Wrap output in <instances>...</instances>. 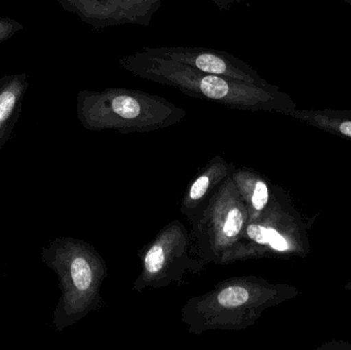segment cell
Returning <instances> with one entry per match:
<instances>
[{
    "mask_svg": "<svg viewBox=\"0 0 351 350\" xmlns=\"http://www.w3.org/2000/svg\"><path fill=\"white\" fill-rule=\"evenodd\" d=\"M119 66L134 76L177 88L186 96L206 99L231 108L278 111L292 115L296 104L278 86H256L224 76L204 73L146 49L119 60Z\"/></svg>",
    "mask_w": 351,
    "mask_h": 350,
    "instance_id": "obj_1",
    "label": "cell"
},
{
    "mask_svg": "<svg viewBox=\"0 0 351 350\" xmlns=\"http://www.w3.org/2000/svg\"><path fill=\"white\" fill-rule=\"evenodd\" d=\"M77 112L84 123H102L105 119L123 123L160 121L183 114L167 99L130 88L80 90Z\"/></svg>",
    "mask_w": 351,
    "mask_h": 350,
    "instance_id": "obj_2",
    "label": "cell"
},
{
    "mask_svg": "<svg viewBox=\"0 0 351 350\" xmlns=\"http://www.w3.org/2000/svg\"><path fill=\"white\" fill-rule=\"evenodd\" d=\"M94 30L138 25L148 27L165 0H57Z\"/></svg>",
    "mask_w": 351,
    "mask_h": 350,
    "instance_id": "obj_3",
    "label": "cell"
},
{
    "mask_svg": "<svg viewBox=\"0 0 351 350\" xmlns=\"http://www.w3.org/2000/svg\"><path fill=\"white\" fill-rule=\"evenodd\" d=\"M144 49L182 65L189 66L204 73L224 76L239 82L261 86H272L243 60L226 51L206 47H144Z\"/></svg>",
    "mask_w": 351,
    "mask_h": 350,
    "instance_id": "obj_4",
    "label": "cell"
},
{
    "mask_svg": "<svg viewBox=\"0 0 351 350\" xmlns=\"http://www.w3.org/2000/svg\"><path fill=\"white\" fill-rule=\"evenodd\" d=\"M27 88L26 74H12L0 78V150L16 125Z\"/></svg>",
    "mask_w": 351,
    "mask_h": 350,
    "instance_id": "obj_5",
    "label": "cell"
},
{
    "mask_svg": "<svg viewBox=\"0 0 351 350\" xmlns=\"http://www.w3.org/2000/svg\"><path fill=\"white\" fill-rule=\"evenodd\" d=\"M291 116L328 133L351 140V110L296 109Z\"/></svg>",
    "mask_w": 351,
    "mask_h": 350,
    "instance_id": "obj_6",
    "label": "cell"
},
{
    "mask_svg": "<svg viewBox=\"0 0 351 350\" xmlns=\"http://www.w3.org/2000/svg\"><path fill=\"white\" fill-rule=\"evenodd\" d=\"M247 236L258 244H269L274 250L285 252L289 250V244L282 234L276 229L266 228L260 225H250L247 227Z\"/></svg>",
    "mask_w": 351,
    "mask_h": 350,
    "instance_id": "obj_7",
    "label": "cell"
},
{
    "mask_svg": "<svg viewBox=\"0 0 351 350\" xmlns=\"http://www.w3.org/2000/svg\"><path fill=\"white\" fill-rule=\"evenodd\" d=\"M250 294L243 287H229L223 290L218 296V302L225 308H237L249 300Z\"/></svg>",
    "mask_w": 351,
    "mask_h": 350,
    "instance_id": "obj_8",
    "label": "cell"
},
{
    "mask_svg": "<svg viewBox=\"0 0 351 350\" xmlns=\"http://www.w3.org/2000/svg\"><path fill=\"white\" fill-rule=\"evenodd\" d=\"M165 253L160 245H154L145 257V267L149 273H156L162 268Z\"/></svg>",
    "mask_w": 351,
    "mask_h": 350,
    "instance_id": "obj_9",
    "label": "cell"
},
{
    "mask_svg": "<svg viewBox=\"0 0 351 350\" xmlns=\"http://www.w3.org/2000/svg\"><path fill=\"white\" fill-rule=\"evenodd\" d=\"M243 227V214L239 209H231L227 215L223 232L228 238H234Z\"/></svg>",
    "mask_w": 351,
    "mask_h": 350,
    "instance_id": "obj_10",
    "label": "cell"
},
{
    "mask_svg": "<svg viewBox=\"0 0 351 350\" xmlns=\"http://www.w3.org/2000/svg\"><path fill=\"white\" fill-rule=\"evenodd\" d=\"M22 23L12 18L0 16V45L23 30Z\"/></svg>",
    "mask_w": 351,
    "mask_h": 350,
    "instance_id": "obj_11",
    "label": "cell"
},
{
    "mask_svg": "<svg viewBox=\"0 0 351 350\" xmlns=\"http://www.w3.org/2000/svg\"><path fill=\"white\" fill-rule=\"evenodd\" d=\"M268 188L267 185L263 181H258L256 183L255 190L252 197V203L257 211H261L267 205Z\"/></svg>",
    "mask_w": 351,
    "mask_h": 350,
    "instance_id": "obj_12",
    "label": "cell"
},
{
    "mask_svg": "<svg viewBox=\"0 0 351 350\" xmlns=\"http://www.w3.org/2000/svg\"><path fill=\"white\" fill-rule=\"evenodd\" d=\"M208 185H210L208 177L202 176L198 178L192 185L191 189H190V199H193V201L202 199L204 193L208 190Z\"/></svg>",
    "mask_w": 351,
    "mask_h": 350,
    "instance_id": "obj_13",
    "label": "cell"
},
{
    "mask_svg": "<svg viewBox=\"0 0 351 350\" xmlns=\"http://www.w3.org/2000/svg\"><path fill=\"white\" fill-rule=\"evenodd\" d=\"M213 3L215 4L217 8L219 10H231L232 6H234L235 4H241L243 3L245 0H210Z\"/></svg>",
    "mask_w": 351,
    "mask_h": 350,
    "instance_id": "obj_14",
    "label": "cell"
},
{
    "mask_svg": "<svg viewBox=\"0 0 351 350\" xmlns=\"http://www.w3.org/2000/svg\"><path fill=\"white\" fill-rule=\"evenodd\" d=\"M346 290H351V283L348 284V285H346Z\"/></svg>",
    "mask_w": 351,
    "mask_h": 350,
    "instance_id": "obj_15",
    "label": "cell"
},
{
    "mask_svg": "<svg viewBox=\"0 0 351 350\" xmlns=\"http://www.w3.org/2000/svg\"><path fill=\"white\" fill-rule=\"evenodd\" d=\"M344 1L348 2V3L350 4V5H351V0H344Z\"/></svg>",
    "mask_w": 351,
    "mask_h": 350,
    "instance_id": "obj_16",
    "label": "cell"
}]
</instances>
